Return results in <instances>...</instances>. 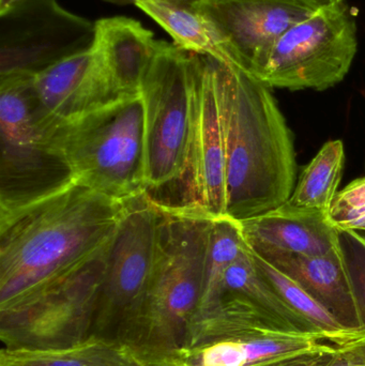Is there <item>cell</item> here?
<instances>
[{"label": "cell", "instance_id": "1", "mask_svg": "<svg viewBox=\"0 0 365 366\" xmlns=\"http://www.w3.org/2000/svg\"><path fill=\"white\" fill-rule=\"evenodd\" d=\"M124 208L74 182L0 219V312L36 298L98 257Z\"/></svg>", "mask_w": 365, "mask_h": 366}, {"label": "cell", "instance_id": "2", "mask_svg": "<svg viewBox=\"0 0 365 366\" xmlns=\"http://www.w3.org/2000/svg\"><path fill=\"white\" fill-rule=\"evenodd\" d=\"M225 144L226 217L242 222L276 210L295 189L297 163L286 120L270 88L216 62Z\"/></svg>", "mask_w": 365, "mask_h": 366}, {"label": "cell", "instance_id": "3", "mask_svg": "<svg viewBox=\"0 0 365 366\" xmlns=\"http://www.w3.org/2000/svg\"><path fill=\"white\" fill-rule=\"evenodd\" d=\"M156 202L160 224L154 274L129 345L160 358L181 350L201 305L214 219L190 204Z\"/></svg>", "mask_w": 365, "mask_h": 366}, {"label": "cell", "instance_id": "4", "mask_svg": "<svg viewBox=\"0 0 365 366\" xmlns=\"http://www.w3.org/2000/svg\"><path fill=\"white\" fill-rule=\"evenodd\" d=\"M53 141L75 182L122 202L148 193L141 94L56 124Z\"/></svg>", "mask_w": 365, "mask_h": 366}, {"label": "cell", "instance_id": "5", "mask_svg": "<svg viewBox=\"0 0 365 366\" xmlns=\"http://www.w3.org/2000/svg\"><path fill=\"white\" fill-rule=\"evenodd\" d=\"M32 74L0 75V219L75 182L53 141L56 126L41 109Z\"/></svg>", "mask_w": 365, "mask_h": 366}, {"label": "cell", "instance_id": "6", "mask_svg": "<svg viewBox=\"0 0 365 366\" xmlns=\"http://www.w3.org/2000/svg\"><path fill=\"white\" fill-rule=\"evenodd\" d=\"M160 208L148 193L124 202L105 252L92 335L129 344L154 274Z\"/></svg>", "mask_w": 365, "mask_h": 366}, {"label": "cell", "instance_id": "7", "mask_svg": "<svg viewBox=\"0 0 365 366\" xmlns=\"http://www.w3.org/2000/svg\"><path fill=\"white\" fill-rule=\"evenodd\" d=\"M193 90L190 51L161 41L141 87L148 193L188 174L192 145Z\"/></svg>", "mask_w": 365, "mask_h": 366}, {"label": "cell", "instance_id": "8", "mask_svg": "<svg viewBox=\"0 0 365 366\" xmlns=\"http://www.w3.org/2000/svg\"><path fill=\"white\" fill-rule=\"evenodd\" d=\"M357 49V25L342 0L289 28L256 79L269 88L321 92L345 79Z\"/></svg>", "mask_w": 365, "mask_h": 366}, {"label": "cell", "instance_id": "9", "mask_svg": "<svg viewBox=\"0 0 365 366\" xmlns=\"http://www.w3.org/2000/svg\"><path fill=\"white\" fill-rule=\"evenodd\" d=\"M106 249L36 298L0 312L1 348L68 347L91 337Z\"/></svg>", "mask_w": 365, "mask_h": 366}, {"label": "cell", "instance_id": "10", "mask_svg": "<svg viewBox=\"0 0 365 366\" xmlns=\"http://www.w3.org/2000/svg\"><path fill=\"white\" fill-rule=\"evenodd\" d=\"M0 19V75L36 74L94 44L96 24L57 0H24Z\"/></svg>", "mask_w": 365, "mask_h": 366}, {"label": "cell", "instance_id": "11", "mask_svg": "<svg viewBox=\"0 0 365 366\" xmlns=\"http://www.w3.org/2000/svg\"><path fill=\"white\" fill-rule=\"evenodd\" d=\"M218 34L231 66L256 77L279 39L319 10L309 0H191Z\"/></svg>", "mask_w": 365, "mask_h": 366}, {"label": "cell", "instance_id": "12", "mask_svg": "<svg viewBox=\"0 0 365 366\" xmlns=\"http://www.w3.org/2000/svg\"><path fill=\"white\" fill-rule=\"evenodd\" d=\"M193 68V130L190 206L212 219L226 217L225 144L219 100L216 58L191 53Z\"/></svg>", "mask_w": 365, "mask_h": 366}, {"label": "cell", "instance_id": "13", "mask_svg": "<svg viewBox=\"0 0 365 366\" xmlns=\"http://www.w3.org/2000/svg\"><path fill=\"white\" fill-rule=\"evenodd\" d=\"M31 79L41 109L56 124L120 98L92 46L32 74Z\"/></svg>", "mask_w": 365, "mask_h": 366}, {"label": "cell", "instance_id": "14", "mask_svg": "<svg viewBox=\"0 0 365 366\" xmlns=\"http://www.w3.org/2000/svg\"><path fill=\"white\" fill-rule=\"evenodd\" d=\"M239 223L244 240L252 249L323 256L340 247L339 230L327 212L294 208L287 202Z\"/></svg>", "mask_w": 365, "mask_h": 366}, {"label": "cell", "instance_id": "15", "mask_svg": "<svg viewBox=\"0 0 365 366\" xmlns=\"http://www.w3.org/2000/svg\"><path fill=\"white\" fill-rule=\"evenodd\" d=\"M252 251L297 282L345 328L362 331L357 301L340 247L323 256L267 249Z\"/></svg>", "mask_w": 365, "mask_h": 366}, {"label": "cell", "instance_id": "16", "mask_svg": "<svg viewBox=\"0 0 365 366\" xmlns=\"http://www.w3.org/2000/svg\"><path fill=\"white\" fill-rule=\"evenodd\" d=\"M346 342L349 341L325 333L270 328L246 331L199 347L182 348L173 355L193 366H255L327 344Z\"/></svg>", "mask_w": 365, "mask_h": 366}, {"label": "cell", "instance_id": "17", "mask_svg": "<svg viewBox=\"0 0 365 366\" xmlns=\"http://www.w3.org/2000/svg\"><path fill=\"white\" fill-rule=\"evenodd\" d=\"M92 49L117 97L141 94L144 76L160 46L139 21L106 17L96 23Z\"/></svg>", "mask_w": 365, "mask_h": 366}, {"label": "cell", "instance_id": "18", "mask_svg": "<svg viewBox=\"0 0 365 366\" xmlns=\"http://www.w3.org/2000/svg\"><path fill=\"white\" fill-rule=\"evenodd\" d=\"M154 359L129 344L96 335L68 347L0 352V366H154Z\"/></svg>", "mask_w": 365, "mask_h": 366}, {"label": "cell", "instance_id": "19", "mask_svg": "<svg viewBox=\"0 0 365 366\" xmlns=\"http://www.w3.org/2000/svg\"><path fill=\"white\" fill-rule=\"evenodd\" d=\"M133 4L159 24L178 49L231 64L218 34L190 1L134 0Z\"/></svg>", "mask_w": 365, "mask_h": 366}, {"label": "cell", "instance_id": "20", "mask_svg": "<svg viewBox=\"0 0 365 366\" xmlns=\"http://www.w3.org/2000/svg\"><path fill=\"white\" fill-rule=\"evenodd\" d=\"M222 297H235L248 301L294 332L323 333L315 330L301 316L298 315L261 277L248 244L244 253L225 272L214 303Z\"/></svg>", "mask_w": 365, "mask_h": 366}, {"label": "cell", "instance_id": "21", "mask_svg": "<svg viewBox=\"0 0 365 366\" xmlns=\"http://www.w3.org/2000/svg\"><path fill=\"white\" fill-rule=\"evenodd\" d=\"M345 163L344 144L326 143L302 172L287 204L294 208L329 212L339 193Z\"/></svg>", "mask_w": 365, "mask_h": 366}, {"label": "cell", "instance_id": "22", "mask_svg": "<svg viewBox=\"0 0 365 366\" xmlns=\"http://www.w3.org/2000/svg\"><path fill=\"white\" fill-rule=\"evenodd\" d=\"M250 249V247H249ZM253 260L261 277L278 292L279 296L315 330L341 340L357 339L365 335L364 331L345 328L325 307L313 298L297 282L266 262L250 249Z\"/></svg>", "mask_w": 365, "mask_h": 366}, {"label": "cell", "instance_id": "23", "mask_svg": "<svg viewBox=\"0 0 365 366\" xmlns=\"http://www.w3.org/2000/svg\"><path fill=\"white\" fill-rule=\"evenodd\" d=\"M246 249V242L239 222L234 221L229 217L212 219L205 284L197 312L206 309L216 301L225 272Z\"/></svg>", "mask_w": 365, "mask_h": 366}, {"label": "cell", "instance_id": "24", "mask_svg": "<svg viewBox=\"0 0 365 366\" xmlns=\"http://www.w3.org/2000/svg\"><path fill=\"white\" fill-rule=\"evenodd\" d=\"M328 217L340 232H365V177L354 180L336 194Z\"/></svg>", "mask_w": 365, "mask_h": 366}, {"label": "cell", "instance_id": "25", "mask_svg": "<svg viewBox=\"0 0 365 366\" xmlns=\"http://www.w3.org/2000/svg\"><path fill=\"white\" fill-rule=\"evenodd\" d=\"M339 239L357 301L361 329L365 332V237L353 230H339Z\"/></svg>", "mask_w": 365, "mask_h": 366}, {"label": "cell", "instance_id": "26", "mask_svg": "<svg viewBox=\"0 0 365 366\" xmlns=\"http://www.w3.org/2000/svg\"><path fill=\"white\" fill-rule=\"evenodd\" d=\"M347 343V342H346ZM345 343H331L255 366H327Z\"/></svg>", "mask_w": 365, "mask_h": 366}, {"label": "cell", "instance_id": "27", "mask_svg": "<svg viewBox=\"0 0 365 366\" xmlns=\"http://www.w3.org/2000/svg\"><path fill=\"white\" fill-rule=\"evenodd\" d=\"M327 366H365V335L341 346Z\"/></svg>", "mask_w": 365, "mask_h": 366}, {"label": "cell", "instance_id": "28", "mask_svg": "<svg viewBox=\"0 0 365 366\" xmlns=\"http://www.w3.org/2000/svg\"><path fill=\"white\" fill-rule=\"evenodd\" d=\"M154 366H193L176 355L154 359Z\"/></svg>", "mask_w": 365, "mask_h": 366}, {"label": "cell", "instance_id": "29", "mask_svg": "<svg viewBox=\"0 0 365 366\" xmlns=\"http://www.w3.org/2000/svg\"><path fill=\"white\" fill-rule=\"evenodd\" d=\"M21 1H24V0H0V15L8 12L10 9Z\"/></svg>", "mask_w": 365, "mask_h": 366}, {"label": "cell", "instance_id": "30", "mask_svg": "<svg viewBox=\"0 0 365 366\" xmlns=\"http://www.w3.org/2000/svg\"><path fill=\"white\" fill-rule=\"evenodd\" d=\"M309 1L312 2L319 8H323V6H331V4L342 1V0H309Z\"/></svg>", "mask_w": 365, "mask_h": 366}, {"label": "cell", "instance_id": "31", "mask_svg": "<svg viewBox=\"0 0 365 366\" xmlns=\"http://www.w3.org/2000/svg\"><path fill=\"white\" fill-rule=\"evenodd\" d=\"M106 1L113 2V4H133L134 0H106ZM181 1H191V0H181Z\"/></svg>", "mask_w": 365, "mask_h": 366}]
</instances>
